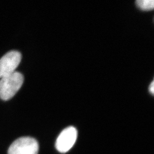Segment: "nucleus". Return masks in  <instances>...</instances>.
Segmentation results:
<instances>
[{"mask_svg":"<svg viewBox=\"0 0 154 154\" xmlns=\"http://www.w3.org/2000/svg\"><path fill=\"white\" fill-rule=\"evenodd\" d=\"M23 80V75L17 72L1 78L0 98L5 100L11 98L21 88Z\"/></svg>","mask_w":154,"mask_h":154,"instance_id":"1","label":"nucleus"},{"mask_svg":"<svg viewBox=\"0 0 154 154\" xmlns=\"http://www.w3.org/2000/svg\"><path fill=\"white\" fill-rule=\"evenodd\" d=\"M37 141L31 137H21L16 140L9 147L8 154H38Z\"/></svg>","mask_w":154,"mask_h":154,"instance_id":"2","label":"nucleus"},{"mask_svg":"<svg viewBox=\"0 0 154 154\" xmlns=\"http://www.w3.org/2000/svg\"><path fill=\"white\" fill-rule=\"evenodd\" d=\"M21 61V54L16 50L9 51L0 59V78L9 75L16 69Z\"/></svg>","mask_w":154,"mask_h":154,"instance_id":"3","label":"nucleus"},{"mask_svg":"<svg viewBox=\"0 0 154 154\" xmlns=\"http://www.w3.org/2000/svg\"><path fill=\"white\" fill-rule=\"evenodd\" d=\"M77 138V130L74 127H69L64 129L55 143V147L61 153H65L72 149Z\"/></svg>","mask_w":154,"mask_h":154,"instance_id":"4","label":"nucleus"},{"mask_svg":"<svg viewBox=\"0 0 154 154\" xmlns=\"http://www.w3.org/2000/svg\"><path fill=\"white\" fill-rule=\"evenodd\" d=\"M136 3L140 9L144 11H150L154 9L153 0H138Z\"/></svg>","mask_w":154,"mask_h":154,"instance_id":"5","label":"nucleus"},{"mask_svg":"<svg viewBox=\"0 0 154 154\" xmlns=\"http://www.w3.org/2000/svg\"><path fill=\"white\" fill-rule=\"evenodd\" d=\"M149 92L152 94H154V81H152L151 85H149Z\"/></svg>","mask_w":154,"mask_h":154,"instance_id":"6","label":"nucleus"}]
</instances>
